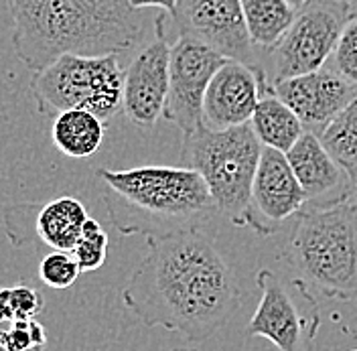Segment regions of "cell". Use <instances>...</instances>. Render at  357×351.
Masks as SVG:
<instances>
[{
    "label": "cell",
    "instance_id": "1",
    "mask_svg": "<svg viewBox=\"0 0 357 351\" xmlns=\"http://www.w3.org/2000/svg\"><path fill=\"white\" fill-rule=\"evenodd\" d=\"M122 301L146 327L178 333L189 341L215 335L240 307V288L215 241L203 230L146 238Z\"/></svg>",
    "mask_w": 357,
    "mask_h": 351
},
{
    "label": "cell",
    "instance_id": "2",
    "mask_svg": "<svg viewBox=\"0 0 357 351\" xmlns=\"http://www.w3.org/2000/svg\"><path fill=\"white\" fill-rule=\"evenodd\" d=\"M13 43L33 73L61 55H110L132 49L142 21L128 0H4Z\"/></svg>",
    "mask_w": 357,
    "mask_h": 351
},
{
    "label": "cell",
    "instance_id": "3",
    "mask_svg": "<svg viewBox=\"0 0 357 351\" xmlns=\"http://www.w3.org/2000/svg\"><path fill=\"white\" fill-rule=\"evenodd\" d=\"M108 218L122 236L165 238L199 230L218 207L199 173L187 167L146 165L98 169Z\"/></svg>",
    "mask_w": 357,
    "mask_h": 351
},
{
    "label": "cell",
    "instance_id": "4",
    "mask_svg": "<svg viewBox=\"0 0 357 351\" xmlns=\"http://www.w3.org/2000/svg\"><path fill=\"white\" fill-rule=\"evenodd\" d=\"M282 258L309 288L339 301L357 297V201L351 195L303 207Z\"/></svg>",
    "mask_w": 357,
    "mask_h": 351
},
{
    "label": "cell",
    "instance_id": "5",
    "mask_svg": "<svg viewBox=\"0 0 357 351\" xmlns=\"http://www.w3.org/2000/svg\"><path fill=\"white\" fill-rule=\"evenodd\" d=\"M260 154L262 144L250 124L225 130L199 124L191 134H183V167L199 173L218 211L236 225H244Z\"/></svg>",
    "mask_w": 357,
    "mask_h": 351
},
{
    "label": "cell",
    "instance_id": "6",
    "mask_svg": "<svg viewBox=\"0 0 357 351\" xmlns=\"http://www.w3.org/2000/svg\"><path fill=\"white\" fill-rule=\"evenodd\" d=\"M124 71L118 55H61L33 73L31 91L41 114L88 110L104 124L122 112Z\"/></svg>",
    "mask_w": 357,
    "mask_h": 351
},
{
    "label": "cell",
    "instance_id": "7",
    "mask_svg": "<svg viewBox=\"0 0 357 351\" xmlns=\"http://www.w3.org/2000/svg\"><path fill=\"white\" fill-rule=\"evenodd\" d=\"M262 290L256 313L245 327L248 337H264L278 351H311L321 327L319 305L305 281H284L270 268L256 276Z\"/></svg>",
    "mask_w": 357,
    "mask_h": 351
},
{
    "label": "cell",
    "instance_id": "8",
    "mask_svg": "<svg viewBox=\"0 0 357 351\" xmlns=\"http://www.w3.org/2000/svg\"><path fill=\"white\" fill-rule=\"evenodd\" d=\"M349 21V6L311 0L296 10L287 35L272 49L274 82L319 71L327 66Z\"/></svg>",
    "mask_w": 357,
    "mask_h": 351
},
{
    "label": "cell",
    "instance_id": "9",
    "mask_svg": "<svg viewBox=\"0 0 357 351\" xmlns=\"http://www.w3.org/2000/svg\"><path fill=\"white\" fill-rule=\"evenodd\" d=\"M227 59L209 45L178 35L171 45L169 91L162 116L183 134H191L203 124V98L211 77Z\"/></svg>",
    "mask_w": 357,
    "mask_h": 351
},
{
    "label": "cell",
    "instance_id": "10",
    "mask_svg": "<svg viewBox=\"0 0 357 351\" xmlns=\"http://www.w3.org/2000/svg\"><path fill=\"white\" fill-rule=\"evenodd\" d=\"M167 13L156 15L155 39L146 43L124 71L122 112L140 130H153L162 116L169 91L171 43L167 41Z\"/></svg>",
    "mask_w": 357,
    "mask_h": 351
},
{
    "label": "cell",
    "instance_id": "11",
    "mask_svg": "<svg viewBox=\"0 0 357 351\" xmlns=\"http://www.w3.org/2000/svg\"><path fill=\"white\" fill-rule=\"evenodd\" d=\"M305 203L307 195L290 169L287 154L262 147L245 207L244 225H250L264 238L274 236L284 221L305 207Z\"/></svg>",
    "mask_w": 357,
    "mask_h": 351
},
{
    "label": "cell",
    "instance_id": "12",
    "mask_svg": "<svg viewBox=\"0 0 357 351\" xmlns=\"http://www.w3.org/2000/svg\"><path fill=\"white\" fill-rule=\"evenodd\" d=\"M173 21L178 35L209 45L225 59L256 66L254 45L248 37L242 0H177Z\"/></svg>",
    "mask_w": 357,
    "mask_h": 351
},
{
    "label": "cell",
    "instance_id": "13",
    "mask_svg": "<svg viewBox=\"0 0 357 351\" xmlns=\"http://www.w3.org/2000/svg\"><path fill=\"white\" fill-rule=\"evenodd\" d=\"M268 89L270 84L260 66L227 59L207 86L201 120L213 130L250 124L252 114L262 100V91L268 94Z\"/></svg>",
    "mask_w": 357,
    "mask_h": 351
},
{
    "label": "cell",
    "instance_id": "14",
    "mask_svg": "<svg viewBox=\"0 0 357 351\" xmlns=\"http://www.w3.org/2000/svg\"><path fill=\"white\" fill-rule=\"evenodd\" d=\"M268 94L276 96L296 114L309 132H321L357 96V88L333 69L272 82Z\"/></svg>",
    "mask_w": 357,
    "mask_h": 351
},
{
    "label": "cell",
    "instance_id": "15",
    "mask_svg": "<svg viewBox=\"0 0 357 351\" xmlns=\"http://www.w3.org/2000/svg\"><path fill=\"white\" fill-rule=\"evenodd\" d=\"M284 154L301 189L307 195V203L321 205L349 195L347 173L323 147L319 134L303 132Z\"/></svg>",
    "mask_w": 357,
    "mask_h": 351
},
{
    "label": "cell",
    "instance_id": "16",
    "mask_svg": "<svg viewBox=\"0 0 357 351\" xmlns=\"http://www.w3.org/2000/svg\"><path fill=\"white\" fill-rule=\"evenodd\" d=\"M33 214L35 221H31V227L37 240L59 252H71L75 248L89 218L86 205L69 195L45 201L41 207L33 203Z\"/></svg>",
    "mask_w": 357,
    "mask_h": 351
},
{
    "label": "cell",
    "instance_id": "17",
    "mask_svg": "<svg viewBox=\"0 0 357 351\" xmlns=\"http://www.w3.org/2000/svg\"><path fill=\"white\" fill-rule=\"evenodd\" d=\"M104 122L88 110L59 112L51 126V140L69 158H89L104 142Z\"/></svg>",
    "mask_w": 357,
    "mask_h": 351
},
{
    "label": "cell",
    "instance_id": "18",
    "mask_svg": "<svg viewBox=\"0 0 357 351\" xmlns=\"http://www.w3.org/2000/svg\"><path fill=\"white\" fill-rule=\"evenodd\" d=\"M250 126L262 147L289 153V149L301 138L305 126L284 102L276 96L266 94L250 118Z\"/></svg>",
    "mask_w": 357,
    "mask_h": 351
},
{
    "label": "cell",
    "instance_id": "19",
    "mask_svg": "<svg viewBox=\"0 0 357 351\" xmlns=\"http://www.w3.org/2000/svg\"><path fill=\"white\" fill-rule=\"evenodd\" d=\"M242 15L252 45L272 51L294 22L296 10L287 0H242Z\"/></svg>",
    "mask_w": 357,
    "mask_h": 351
},
{
    "label": "cell",
    "instance_id": "20",
    "mask_svg": "<svg viewBox=\"0 0 357 351\" xmlns=\"http://www.w3.org/2000/svg\"><path fill=\"white\" fill-rule=\"evenodd\" d=\"M323 147L347 169L357 165V96L319 132Z\"/></svg>",
    "mask_w": 357,
    "mask_h": 351
},
{
    "label": "cell",
    "instance_id": "21",
    "mask_svg": "<svg viewBox=\"0 0 357 351\" xmlns=\"http://www.w3.org/2000/svg\"><path fill=\"white\" fill-rule=\"evenodd\" d=\"M71 254H73V258H75V262H77L82 272H93L106 262L108 234H106V230L102 227L100 221L88 218V221L84 223L82 236L75 244V248L71 250Z\"/></svg>",
    "mask_w": 357,
    "mask_h": 351
},
{
    "label": "cell",
    "instance_id": "22",
    "mask_svg": "<svg viewBox=\"0 0 357 351\" xmlns=\"http://www.w3.org/2000/svg\"><path fill=\"white\" fill-rule=\"evenodd\" d=\"M82 274L79 266L75 262L71 252H59L53 250L45 254L43 260L39 264V278L49 288H69Z\"/></svg>",
    "mask_w": 357,
    "mask_h": 351
},
{
    "label": "cell",
    "instance_id": "23",
    "mask_svg": "<svg viewBox=\"0 0 357 351\" xmlns=\"http://www.w3.org/2000/svg\"><path fill=\"white\" fill-rule=\"evenodd\" d=\"M333 71L357 88V17H351L335 47Z\"/></svg>",
    "mask_w": 357,
    "mask_h": 351
},
{
    "label": "cell",
    "instance_id": "24",
    "mask_svg": "<svg viewBox=\"0 0 357 351\" xmlns=\"http://www.w3.org/2000/svg\"><path fill=\"white\" fill-rule=\"evenodd\" d=\"M45 308L43 294L37 290V286L31 283H17L10 286V311L15 321H29L35 319Z\"/></svg>",
    "mask_w": 357,
    "mask_h": 351
},
{
    "label": "cell",
    "instance_id": "25",
    "mask_svg": "<svg viewBox=\"0 0 357 351\" xmlns=\"http://www.w3.org/2000/svg\"><path fill=\"white\" fill-rule=\"evenodd\" d=\"M29 321H13L8 329L0 331V345L6 351H35Z\"/></svg>",
    "mask_w": 357,
    "mask_h": 351
},
{
    "label": "cell",
    "instance_id": "26",
    "mask_svg": "<svg viewBox=\"0 0 357 351\" xmlns=\"http://www.w3.org/2000/svg\"><path fill=\"white\" fill-rule=\"evenodd\" d=\"M128 4L132 6L134 10H144V8H160L162 13L167 15H175V6H177V0H128Z\"/></svg>",
    "mask_w": 357,
    "mask_h": 351
},
{
    "label": "cell",
    "instance_id": "27",
    "mask_svg": "<svg viewBox=\"0 0 357 351\" xmlns=\"http://www.w3.org/2000/svg\"><path fill=\"white\" fill-rule=\"evenodd\" d=\"M10 311V286H0V323H13Z\"/></svg>",
    "mask_w": 357,
    "mask_h": 351
},
{
    "label": "cell",
    "instance_id": "28",
    "mask_svg": "<svg viewBox=\"0 0 357 351\" xmlns=\"http://www.w3.org/2000/svg\"><path fill=\"white\" fill-rule=\"evenodd\" d=\"M347 185H349V195L357 201V165L356 167H347Z\"/></svg>",
    "mask_w": 357,
    "mask_h": 351
},
{
    "label": "cell",
    "instance_id": "29",
    "mask_svg": "<svg viewBox=\"0 0 357 351\" xmlns=\"http://www.w3.org/2000/svg\"><path fill=\"white\" fill-rule=\"evenodd\" d=\"M287 2H289V4L292 6V8H294V10H298V8H303L305 4H309L311 0H287Z\"/></svg>",
    "mask_w": 357,
    "mask_h": 351
},
{
    "label": "cell",
    "instance_id": "30",
    "mask_svg": "<svg viewBox=\"0 0 357 351\" xmlns=\"http://www.w3.org/2000/svg\"><path fill=\"white\" fill-rule=\"evenodd\" d=\"M327 2H335V4H345V6H351L354 2H357V0H327Z\"/></svg>",
    "mask_w": 357,
    "mask_h": 351
},
{
    "label": "cell",
    "instance_id": "31",
    "mask_svg": "<svg viewBox=\"0 0 357 351\" xmlns=\"http://www.w3.org/2000/svg\"><path fill=\"white\" fill-rule=\"evenodd\" d=\"M351 17H357V2H354L351 6H349V19Z\"/></svg>",
    "mask_w": 357,
    "mask_h": 351
},
{
    "label": "cell",
    "instance_id": "32",
    "mask_svg": "<svg viewBox=\"0 0 357 351\" xmlns=\"http://www.w3.org/2000/svg\"><path fill=\"white\" fill-rule=\"evenodd\" d=\"M171 351H197V350H185V348H181V350H171Z\"/></svg>",
    "mask_w": 357,
    "mask_h": 351
},
{
    "label": "cell",
    "instance_id": "33",
    "mask_svg": "<svg viewBox=\"0 0 357 351\" xmlns=\"http://www.w3.org/2000/svg\"><path fill=\"white\" fill-rule=\"evenodd\" d=\"M0 351H6V350H4V348H2V345H0Z\"/></svg>",
    "mask_w": 357,
    "mask_h": 351
},
{
    "label": "cell",
    "instance_id": "34",
    "mask_svg": "<svg viewBox=\"0 0 357 351\" xmlns=\"http://www.w3.org/2000/svg\"><path fill=\"white\" fill-rule=\"evenodd\" d=\"M349 351H357V350H349Z\"/></svg>",
    "mask_w": 357,
    "mask_h": 351
},
{
    "label": "cell",
    "instance_id": "35",
    "mask_svg": "<svg viewBox=\"0 0 357 351\" xmlns=\"http://www.w3.org/2000/svg\"><path fill=\"white\" fill-rule=\"evenodd\" d=\"M356 339H357V335H356Z\"/></svg>",
    "mask_w": 357,
    "mask_h": 351
}]
</instances>
